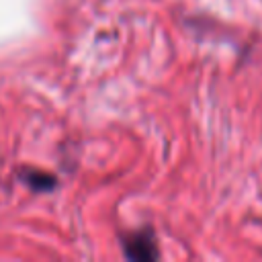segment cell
Wrapping results in <instances>:
<instances>
[{"label":"cell","mask_w":262,"mask_h":262,"mask_svg":"<svg viewBox=\"0 0 262 262\" xmlns=\"http://www.w3.org/2000/svg\"><path fill=\"white\" fill-rule=\"evenodd\" d=\"M127 254L133 258H156V246L149 235H135L129 242Z\"/></svg>","instance_id":"obj_1"}]
</instances>
